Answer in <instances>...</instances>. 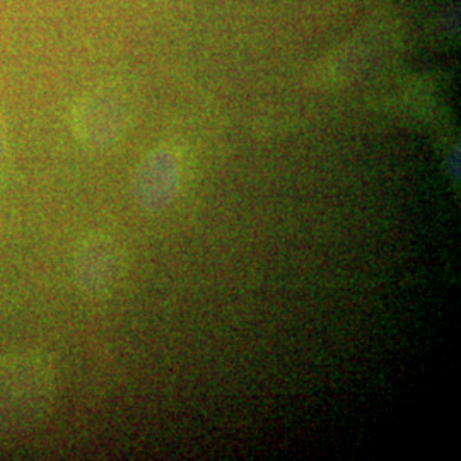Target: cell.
Here are the masks:
<instances>
[{
	"mask_svg": "<svg viewBox=\"0 0 461 461\" xmlns=\"http://www.w3.org/2000/svg\"><path fill=\"white\" fill-rule=\"evenodd\" d=\"M57 373L47 352L19 350L0 359V438L36 428L55 398Z\"/></svg>",
	"mask_w": 461,
	"mask_h": 461,
	"instance_id": "6da1fadb",
	"label": "cell"
},
{
	"mask_svg": "<svg viewBox=\"0 0 461 461\" xmlns=\"http://www.w3.org/2000/svg\"><path fill=\"white\" fill-rule=\"evenodd\" d=\"M72 123L74 132L87 148H108L122 137L129 123L127 99L110 87L95 89L74 108Z\"/></svg>",
	"mask_w": 461,
	"mask_h": 461,
	"instance_id": "7a4b0ae2",
	"label": "cell"
},
{
	"mask_svg": "<svg viewBox=\"0 0 461 461\" xmlns=\"http://www.w3.org/2000/svg\"><path fill=\"white\" fill-rule=\"evenodd\" d=\"M74 280L86 296H110L123 277V253L112 236L91 234L74 253Z\"/></svg>",
	"mask_w": 461,
	"mask_h": 461,
	"instance_id": "3957f363",
	"label": "cell"
},
{
	"mask_svg": "<svg viewBox=\"0 0 461 461\" xmlns=\"http://www.w3.org/2000/svg\"><path fill=\"white\" fill-rule=\"evenodd\" d=\"M182 166L169 149H154L133 173V202L146 212H159L178 195Z\"/></svg>",
	"mask_w": 461,
	"mask_h": 461,
	"instance_id": "277c9868",
	"label": "cell"
},
{
	"mask_svg": "<svg viewBox=\"0 0 461 461\" xmlns=\"http://www.w3.org/2000/svg\"><path fill=\"white\" fill-rule=\"evenodd\" d=\"M4 152H5V135H4V129L0 125V166H2V159H4Z\"/></svg>",
	"mask_w": 461,
	"mask_h": 461,
	"instance_id": "5b68a950",
	"label": "cell"
}]
</instances>
